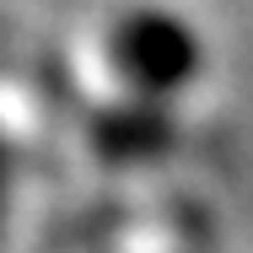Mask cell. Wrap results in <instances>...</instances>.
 I'll return each instance as SVG.
<instances>
[{
	"mask_svg": "<svg viewBox=\"0 0 253 253\" xmlns=\"http://www.w3.org/2000/svg\"><path fill=\"white\" fill-rule=\"evenodd\" d=\"M108 59L135 97H172L205 65V43L189 16L167 5H129L108 27Z\"/></svg>",
	"mask_w": 253,
	"mask_h": 253,
	"instance_id": "obj_1",
	"label": "cell"
},
{
	"mask_svg": "<svg viewBox=\"0 0 253 253\" xmlns=\"http://www.w3.org/2000/svg\"><path fill=\"white\" fill-rule=\"evenodd\" d=\"M178 146V119L162 97H129L113 102L92 119V151L108 167H146Z\"/></svg>",
	"mask_w": 253,
	"mask_h": 253,
	"instance_id": "obj_2",
	"label": "cell"
},
{
	"mask_svg": "<svg viewBox=\"0 0 253 253\" xmlns=\"http://www.w3.org/2000/svg\"><path fill=\"white\" fill-rule=\"evenodd\" d=\"M5 189H11V151L0 140V226H5Z\"/></svg>",
	"mask_w": 253,
	"mask_h": 253,
	"instance_id": "obj_3",
	"label": "cell"
}]
</instances>
